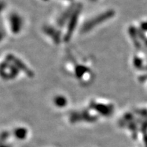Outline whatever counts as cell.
I'll return each instance as SVG.
<instances>
[{
	"mask_svg": "<svg viewBox=\"0 0 147 147\" xmlns=\"http://www.w3.org/2000/svg\"><path fill=\"white\" fill-rule=\"evenodd\" d=\"M9 23L11 30L14 34H18L21 31L23 26V20L17 13H11L9 16Z\"/></svg>",
	"mask_w": 147,
	"mask_h": 147,
	"instance_id": "7a4b0ae2",
	"label": "cell"
},
{
	"mask_svg": "<svg viewBox=\"0 0 147 147\" xmlns=\"http://www.w3.org/2000/svg\"><path fill=\"white\" fill-rule=\"evenodd\" d=\"M27 134V130L24 128H17L15 131V135L17 138L19 139H25Z\"/></svg>",
	"mask_w": 147,
	"mask_h": 147,
	"instance_id": "277c9868",
	"label": "cell"
},
{
	"mask_svg": "<svg viewBox=\"0 0 147 147\" xmlns=\"http://www.w3.org/2000/svg\"><path fill=\"white\" fill-rule=\"evenodd\" d=\"M67 1H73V0H67Z\"/></svg>",
	"mask_w": 147,
	"mask_h": 147,
	"instance_id": "8992f818",
	"label": "cell"
},
{
	"mask_svg": "<svg viewBox=\"0 0 147 147\" xmlns=\"http://www.w3.org/2000/svg\"><path fill=\"white\" fill-rule=\"evenodd\" d=\"M92 1H95V0H92Z\"/></svg>",
	"mask_w": 147,
	"mask_h": 147,
	"instance_id": "52a82bcc",
	"label": "cell"
},
{
	"mask_svg": "<svg viewBox=\"0 0 147 147\" xmlns=\"http://www.w3.org/2000/svg\"><path fill=\"white\" fill-rule=\"evenodd\" d=\"M67 99L62 95H59L56 96L54 98V104L56 107H60V108L62 107H65L67 105Z\"/></svg>",
	"mask_w": 147,
	"mask_h": 147,
	"instance_id": "3957f363",
	"label": "cell"
},
{
	"mask_svg": "<svg viewBox=\"0 0 147 147\" xmlns=\"http://www.w3.org/2000/svg\"><path fill=\"white\" fill-rule=\"evenodd\" d=\"M115 15V11L113 10H108L106 11L104 13L99 14L98 15L92 19L89 20L87 23H86L85 26H83V30H90V29H92L93 27H95V26H98L99 24H101V23L106 21L107 20L112 18L113 16Z\"/></svg>",
	"mask_w": 147,
	"mask_h": 147,
	"instance_id": "6da1fadb",
	"label": "cell"
},
{
	"mask_svg": "<svg viewBox=\"0 0 147 147\" xmlns=\"http://www.w3.org/2000/svg\"><path fill=\"white\" fill-rule=\"evenodd\" d=\"M43 1H45V2H47V1H49V0H43Z\"/></svg>",
	"mask_w": 147,
	"mask_h": 147,
	"instance_id": "5b68a950",
	"label": "cell"
}]
</instances>
